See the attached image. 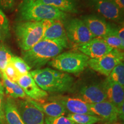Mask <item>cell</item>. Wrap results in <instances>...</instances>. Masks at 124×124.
I'll return each instance as SVG.
<instances>
[{
	"label": "cell",
	"mask_w": 124,
	"mask_h": 124,
	"mask_svg": "<svg viewBox=\"0 0 124 124\" xmlns=\"http://www.w3.org/2000/svg\"><path fill=\"white\" fill-rule=\"evenodd\" d=\"M69 43L41 40L29 50L22 51L23 59L31 69H39L69 47Z\"/></svg>",
	"instance_id": "cell-1"
},
{
	"label": "cell",
	"mask_w": 124,
	"mask_h": 124,
	"mask_svg": "<svg viewBox=\"0 0 124 124\" xmlns=\"http://www.w3.org/2000/svg\"><path fill=\"white\" fill-rule=\"evenodd\" d=\"M89 106L91 112L94 115L108 122H114L119 118L118 108L108 100L89 104Z\"/></svg>",
	"instance_id": "cell-15"
},
{
	"label": "cell",
	"mask_w": 124,
	"mask_h": 124,
	"mask_svg": "<svg viewBox=\"0 0 124 124\" xmlns=\"http://www.w3.org/2000/svg\"><path fill=\"white\" fill-rule=\"evenodd\" d=\"M88 2L102 16L111 21H119L123 13L111 0H88Z\"/></svg>",
	"instance_id": "cell-10"
},
{
	"label": "cell",
	"mask_w": 124,
	"mask_h": 124,
	"mask_svg": "<svg viewBox=\"0 0 124 124\" xmlns=\"http://www.w3.org/2000/svg\"><path fill=\"white\" fill-rule=\"evenodd\" d=\"M2 74H4L5 77L11 82H16V83L18 78L20 77L19 74L17 72L16 70L10 63H8Z\"/></svg>",
	"instance_id": "cell-29"
},
{
	"label": "cell",
	"mask_w": 124,
	"mask_h": 124,
	"mask_svg": "<svg viewBox=\"0 0 124 124\" xmlns=\"http://www.w3.org/2000/svg\"><path fill=\"white\" fill-rule=\"evenodd\" d=\"M67 117L77 124H95L102 120L97 116L88 114H69Z\"/></svg>",
	"instance_id": "cell-22"
},
{
	"label": "cell",
	"mask_w": 124,
	"mask_h": 124,
	"mask_svg": "<svg viewBox=\"0 0 124 124\" xmlns=\"http://www.w3.org/2000/svg\"><path fill=\"white\" fill-rule=\"evenodd\" d=\"M79 52L90 59H97L103 56L113 50L102 39L94 38L85 44L77 46Z\"/></svg>",
	"instance_id": "cell-13"
},
{
	"label": "cell",
	"mask_w": 124,
	"mask_h": 124,
	"mask_svg": "<svg viewBox=\"0 0 124 124\" xmlns=\"http://www.w3.org/2000/svg\"><path fill=\"white\" fill-rule=\"evenodd\" d=\"M29 73L40 88L46 92L62 93L71 90L74 79L70 74L50 68L36 69Z\"/></svg>",
	"instance_id": "cell-2"
},
{
	"label": "cell",
	"mask_w": 124,
	"mask_h": 124,
	"mask_svg": "<svg viewBox=\"0 0 124 124\" xmlns=\"http://www.w3.org/2000/svg\"><path fill=\"white\" fill-rule=\"evenodd\" d=\"M2 74H1V71H0V78L2 79Z\"/></svg>",
	"instance_id": "cell-35"
},
{
	"label": "cell",
	"mask_w": 124,
	"mask_h": 124,
	"mask_svg": "<svg viewBox=\"0 0 124 124\" xmlns=\"http://www.w3.org/2000/svg\"><path fill=\"white\" fill-rule=\"evenodd\" d=\"M82 20L86 24L94 38H105L117 28V27L107 22L103 18L95 15L84 16Z\"/></svg>",
	"instance_id": "cell-9"
},
{
	"label": "cell",
	"mask_w": 124,
	"mask_h": 124,
	"mask_svg": "<svg viewBox=\"0 0 124 124\" xmlns=\"http://www.w3.org/2000/svg\"><path fill=\"white\" fill-rule=\"evenodd\" d=\"M4 94L0 93V120L4 124L5 121V111H4Z\"/></svg>",
	"instance_id": "cell-31"
},
{
	"label": "cell",
	"mask_w": 124,
	"mask_h": 124,
	"mask_svg": "<svg viewBox=\"0 0 124 124\" xmlns=\"http://www.w3.org/2000/svg\"><path fill=\"white\" fill-rule=\"evenodd\" d=\"M10 35L8 19L3 10L0 9V44H3Z\"/></svg>",
	"instance_id": "cell-23"
},
{
	"label": "cell",
	"mask_w": 124,
	"mask_h": 124,
	"mask_svg": "<svg viewBox=\"0 0 124 124\" xmlns=\"http://www.w3.org/2000/svg\"><path fill=\"white\" fill-rule=\"evenodd\" d=\"M124 52L113 49L108 54L97 59H90L88 66L93 70L108 77L115 67L124 62Z\"/></svg>",
	"instance_id": "cell-7"
},
{
	"label": "cell",
	"mask_w": 124,
	"mask_h": 124,
	"mask_svg": "<svg viewBox=\"0 0 124 124\" xmlns=\"http://www.w3.org/2000/svg\"><path fill=\"white\" fill-rule=\"evenodd\" d=\"M3 124V123L2 122V121H1L0 120V124Z\"/></svg>",
	"instance_id": "cell-36"
},
{
	"label": "cell",
	"mask_w": 124,
	"mask_h": 124,
	"mask_svg": "<svg viewBox=\"0 0 124 124\" xmlns=\"http://www.w3.org/2000/svg\"><path fill=\"white\" fill-rule=\"evenodd\" d=\"M4 111L8 124H25L18 113L16 101L13 98L8 97L5 101Z\"/></svg>",
	"instance_id": "cell-20"
},
{
	"label": "cell",
	"mask_w": 124,
	"mask_h": 124,
	"mask_svg": "<svg viewBox=\"0 0 124 124\" xmlns=\"http://www.w3.org/2000/svg\"><path fill=\"white\" fill-rule=\"evenodd\" d=\"M78 98L88 104H93L107 100L102 83L85 85L79 89Z\"/></svg>",
	"instance_id": "cell-14"
},
{
	"label": "cell",
	"mask_w": 124,
	"mask_h": 124,
	"mask_svg": "<svg viewBox=\"0 0 124 124\" xmlns=\"http://www.w3.org/2000/svg\"><path fill=\"white\" fill-rule=\"evenodd\" d=\"M31 102L36 107L40 110L43 113L47 115L49 117H57L64 116L65 114L68 113L64 107L60 103L51 101L49 102L41 103L31 100Z\"/></svg>",
	"instance_id": "cell-18"
},
{
	"label": "cell",
	"mask_w": 124,
	"mask_h": 124,
	"mask_svg": "<svg viewBox=\"0 0 124 124\" xmlns=\"http://www.w3.org/2000/svg\"><path fill=\"white\" fill-rule=\"evenodd\" d=\"M2 75L4 91L5 90L6 93L9 95V97L13 99H27V95L17 83L9 80L4 74H2Z\"/></svg>",
	"instance_id": "cell-21"
},
{
	"label": "cell",
	"mask_w": 124,
	"mask_h": 124,
	"mask_svg": "<svg viewBox=\"0 0 124 124\" xmlns=\"http://www.w3.org/2000/svg\"><path fill=\"white\" fill-rule=\"evenodd\" d=\"M51 20L20 21L16 24L14 32L21 51L29 50L43 39L45 31L50 25Z\"/></svg>",
	"instance_id": "cell-4"
},
{
	"label": "cell",
	"mask_w": 124,
	"mask_h": 124,
	"mask_svg": "<svg viewBox=\"0 0 124 124\" xmlns=\"http://www.w3.org/2000/svg\"><path fill=\"white\" fill-rule=\"evenodd\" d=\"M102 83L107 100L117 108H120L124 104V87L107 78Z\"/></svg>",
	"instance_id": "cell-16"
},
{
	"label": "cell",
	"mask_w": 124,
	"mask_h": 124,
	"mask_svg": "<svg viewBox=\"0 0 124 124\" xmlns=\"http://www.w3.org/2000/svg\"><path fill=\"white\" fill-rule=\"evenodd\" d=\"M44 124H77L67 117L60 116L57 117H46L44 119Z\"/></svg>",
	"instance_id": "cell-28"
},
{
	"label": "cell",
	"mask_w": 124,
	"mask_h": 124,
	"mask_svg": "<svg viewBox=\"0 0 124 124\" xmlns=\"http://www.w3.org/2000/svg\"><path fill=\"white\" fill-rule=\"evenodd\" d=\"M109 79L124 87V63L121 62L117 65L108 77Z\"/></svg>",
	"instance_id": "cell-26"
},
{
	"label": "cell",
	"mask_w": 124,
	"mask_h": 124,
	"mask_svg": "<svg viewBox=\"0 0 124 124\" xmlns=\"http://www.w3.org/2000/svg\"><path fill=\"white\" fill-rule=\"evenodd\" d=\"M20 21H41L46 20L65 21L67 13L55 8L33 0H23L18 7Z\"/></svg>",
	"instance_id": "cell-3"
},
{
	"label": "cell",
	"mask_w": 124,
	"mask_h": 124,
	"mask_svg": "<svg viewBox=\"0 0 124 124\" xmlns=\"http://www.w3.org/2000/svg\"><path fill=\"white\" fill-rule=\"evenodd\" d=\"M13 56L8 47L4 44H0V71L1 74L4 72L5 69Z\"/></svg>",
	"instance_id": "cell-27"
},
{
	"label": "cell",
	"mask_w": 124,
	"mask_h": 124,
	"mask_svg": "<svg viewBox=\"0 0 124 124\" xmlns=\"http://www.w3.org/2000/svg\"><path fill=\"white\" fill-rule=\"evenodd\" d=\"M33 1H36V0H33Z\"/></svg>",
	"instance_id": "cell-37"
},
{
	"label": "cell",
	"mask_w": 124,
	"mask_h": 124,
	"mask_svg": "<svg viewBox=\"0 0 124 124\" xmlns=\"http://www.w3.org/2000/svg\"><path fill=\"white\" fill-rule=\"evenodd\" d=\"M17 83L22 88L26 95L35 101H41L48 96L47 92L39 87L30 73L20 76Z\"/></svg>",
	"instance_id": "cell-12"
},
{
	"label": "cell",
	"mask_w": 124,
	"mask_h": 124,
	"mask_svg": "<svg viewBox=\"0 0 124 124\" xmlns=\"http://www.w3.org/2000/svg\"><path fill=\"white\" fill-rule=\"evenodd\" d=\"M9 63L14 66L20 77L29 73L31 68L23 58L17 56H13Z\"/></svg>",
	"instance_id": "cell-24"
},
{
	"label": "cell",
	"mask_w": 124,
	"mask_h": 124,
	"mask_svg": "<svg viewBox=\"0 0 124 124\" xmlns=\"http://www.w3.org/2000/svg\"><path fill=\"white\" fill-rule=\"evenodd\" d=\"M43 39L69 43L64 25V21L52 20L45 31Z\"/></svg>",
	"instance_id": "cell-17"
},
{
	"label": "cell",
	"mask_w": 124,
	"mask_h": 124,
	"mask_svg": "<svg viewBox=\"0 0 124 124\" xmlns=\"http://www.w3.org/2000/svg\"><path fill=\"white\" fill-rule=\"evenodd\" d=\"M0 93L4 94V88L2 83L1 81H0Z\"/></svg>",
	"instance_id": "cell-34"
},
{
	"label": "cell",
	"mask_w": 124,
	"mask_h": 124,
	"mask_svg": "<svg viewBox=\"0 0 124 124\" xmlns=\"http://www.w3.org/2000/svg\"><path fill=\"white\" fill-rule=\"evenodd\" d=\"M37 2L55 8L66 13H78V0H36Z\"/></svg>",
	"instance_id": "cell-19"
},
{
	"label": "cell",
	"mask_w": 124,
	"mask_h": 124,
	"mask_svg": "<svg viewBox=\"0 0 124 124\" xmlns=\"http://www.w3.org/2000/svg\"><path fill=\"white\" fill-rule=\"evenodd\" d=\"M20 117L25 124H44V113L32 103L31 100L16 101Z\"/></svg>",
	"instance_id": "cell-8"
},
{
	"label": "cell",
	"mask_w": 124,
	"mask_h": 124,
	"mask_svg": "<svg viewBox=\"0 0 124 124\" xmlns=\"http://www.w3.org/2000/svg\"><path fill=\"white\" fill-rule=\"evenodd\" d=\"M15 0H0V9L2 10H10L14 8Z\"/></svg>",
	"instance_id": "cell-30"
},
{
	"label": "cell",
	"mask_w": 124,
	"mask_h": 124,
	"mask_svg": "<svg viewBox=\"0 0 124 124\" xmlns=\"http://www.w3.org/2000/svg\"><path fill=\"white\" fill-rule=\"evenodd\" d=\"M117 28L114 32L110 33L105 38L102 39L113 49H119V50L123 51L124 49V43H122L119 37L118 36L117 33Z\"/></svg>",
	"instance_id": "cell-25"
},
{
	"label": "cell",
	"mask_w": 124,
	"mask_h": 124,
	"mask_svg": "<svg viewBox=\"0 0 124 124\" xmlns=\"http://www.w3.org/2000/svg\"><path fill=\"white\" fill-rule=\"evenodd\" d=\"M117 33L118 36L120 39L122 43H124V25H122L121 27H117Z\"/></svg>",
	"instance_id": "cell-32"
},
{
	"label": "cell",
	"mask_w": 124,
	"mask_h": 124,
	"mask_svg": "<svg viewBox=\"0 0 124 124\" xmlns=\"http://www.w3.org/2000/svg\"><path fill=\"white\" fill-rule=\"evenodd\" d=\"M50 101H54L60 103L70 114H88L94 115L90 110L89 104L78 97L56 96L50 98Z\"/></svg>",
	"instance_id": "cell-11"
},
{
	"label": "cell",
	"mask_w": 124,
	"mask_h": 124,
	"mask_svg": "<svg viewBox=\"0 0 124 124\" xmlns=\"http://www.w3.org/2000/svg\"><path fill=\"white\" fill-rule=\"evenodd\" d=\"M114 4L120 9L122 12L124 11V0H111Z\"/></svg>",
	"instance_id": "cell-33"
},
{
	"label": "cell",
	"mask_w": 124,
	"mask_h": 124,
	"mask_svg": "<svg viewBox=\"0 0 124 124\" xmlns=\"http://www.w3.org/2000/svg\"><path fill=\"white\" fill-rule=\"evenodd\" d=\"M67 37L69 41L75 47L85 44L94 39V36L82 19L72 18L64 22Z\"/></svg>",
	"instance_id": "cell-6"
},
{
	"label": "cell",
	"mask_w": 124,
	"mask_h": 124,
	"mask_svg": "<svg viewBox=\"0 0 124 124\" xmlns=\"http://www.w3.org/2000/svg\"></svg>",
	"instance_id": "cell-38"
},
{
	"label": "cell",
	"mask_w": 124,
	"mask_h": 124,
	"mask_svg": "<svg viewBox=\"0 0 124 124\" xmlns=\"http://www.w3.org/2000/svg\"><path fill=\"white\" fill-rule=\"evenodd\" d=\"M90 58L80 52L69 51L60 54L48 63L57 70L70 74H79L88 66Z\"/></svg>",
	"instance_id": "cell-5"
}]
</instances>
